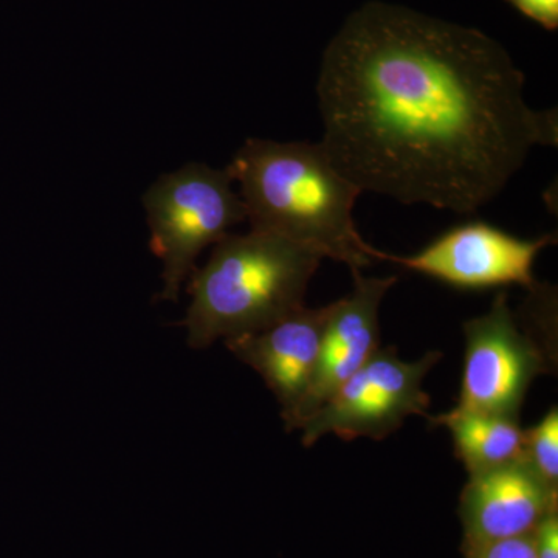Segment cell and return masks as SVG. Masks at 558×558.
Wrapping results in <instances>:
<instances>
[{
  "mask_svg": "<svg viewBox=\"0 0 558 558\" xmlns=\"http://www.w3.org/2000/svg\"><path fill=\"white\" fill-rule=\"evenodd\" d=\"M433 427H446L454 454L469 475L523 461L524 429L519 417L459 410L428 416Z\"/></svg>",
  "mask_w": 558,
  "mask_h": 558,
  "instance_id": "obj_11",
  "label": "cell"
},
{
  "mask_svg": "<svg viewBox=\"0 0 558 558\" xmlns=\"http://www.w3.org/2000/svg\"><path fill=\"white\" fill-rule=\"evenodd\" d=\"M464 337L457 409L519 417L529 388L550 369L538 336L502 292L486 314L464 323Z\"/></svg>",
  "mask_w": 558,
  "mask_h": 558,
  "instance_id": "obj_6",
  "label": "cell"
},
{
  "mask_svg": "<svg viewBox=\"0 0 558 558\" xmlns=\"http://www.w3.org/2000/svg\"><path fill=\"white\" fill-rule=\"evenodd\" d=\"M532 535L537 558H558V512L546 517Z\"/></svg>",
  "mask_w": 558,
  "mask_h": 558,
  "instance_id": "obj_15",
  "label": "cell"
},
{
  "mask_svg": "<svg viewBox=\"0 0 558 558\" xmlns=\"http://www.w3.org/2000/svg\"><path fill=\"white\" fill-rule=\"evenodd\" d=\"M524 84L478 28L373 0L323 53L319 145L363 193L469 215L558 145L557 110L532 109Z\"/></svg>",
  "mask_w": 558,
  "mask_h": 558,
  "instance_id": "obj_1",
  "label": "cell"
},
{
  "mask_svg": "<svg viewBox=\"0 0 558 558\" xmlns=\"http://www.w3.org/2000/svg\"><path fill=\"white\" fill-rule=\"evenodd\" d=\"M328 306L301 307L270 328L223 340L231 354L255 369L274 392L288 432H295L322 349Z\"/></svg>",
  "mask_w": 558,
  "mask_h": 558,
  "instance_id": "obj_9",
  "label": "cell"
},
{
  "mask_svg": "<svg viewBox=\"0 0 558 558\" xmlns=\"http://www.w3.org/2000/svg\"><path fill=\"white\" fill-rule=\"evenodd\" d=\"M352 278V292L328 306L317 369L295 429L379 351L380 304L398 277H363L355 271Z\"/></svg>",
  "mask_w": 558,
  "mask_h": 558,
  "instance_id": "obj_10",
  "label": "cell"
},
{
  "mask_svg": "<svg viewBox=\"0 0 558 558\" xmlns=\"http://www.w3.org/2000/svg\"><path fill=\"white\" fill-rule=\"evenodd\" d=\"M523 461L549 484L558 488V411L556 407L534 427L524 429Z\"/></svg>",
  "mask_w": 558,
  "mask_h": 558,
  "instance_id": "obj_12",
  "label": "cell"
},
{
  "mask_svg": "<svg viewBox=\"0 0 558 558\" xmlns=\"http://www.w3.org/2000/svg\"><path fill=\"white\" fill-rule=\"evenodd\" d=\"M556 242V234L521 240L483 220H473L440 234L416 255L385 253L384 260L438 279L454 289L521 286L529 292L538 284L534 277L535 259Z\"/></svg>",
  "mask_w": 558,
  "mask_h": 558,
  "instance_id": "obj_7",
  "label": "cell"
},
{
  "mask_svg": "<svg viewBox=\"0 0 558 558\" xmlns=\"http://www.w3.org/2000/svg\"><path fill=\"white\" fill-rule=\"evenodd\" d=\"M509 5L548 32L558 28V0H505Z\"/></svg>",
  "mask_w": 558,
  "mask_h": 558,
  "instance_id": "obj_14",
  "label": "cell"
},
{
  "mask_svg": "<svg viewBox=\"0 0 558 558\" xmlns=\"http://www.w3.org/2000/svg\"><path fill=\"white\" fill-rule=\"evenodd\" d=\"M554 512H558V488L546 484L524 461L473 473L459 497L461 553L529 537Z\"/></svg>",
  "mask_w": 558,
  "mask_h": 558,
  "instance_id": "obj_8",
  "label": "cell"
},
{
  "mask_svg": "<svg viewBox=\"0 0 558 558\" xmlns=\"http://www.w3.org/2000/svg\"><path fill=\"white\" fill-rule=\"evenodd\" d=\"M442 357V352L429 351L416 362H405L395 347L379 348L301 424V442L311 447L326 435L380 440L398 432L407 417H428L432 399L422 384Z\"/></svg>",
  "mask_w": 558,
  "mask_h": 558,
  "instance_id": "obj_5",
  "label": "cell"
},
{
  "mask_svg": "<svg viewBox=\"0 0 558 558\" xmlns=\"http://www.w3.org/2000/svg\"><path fill=\"white\" fill-rule=\"evenodd\" d=\"M322 256L296 242L250 230L213 245L205 266L191 274L183 318L186 341L207 349L220 339L270 328L304 307Z\"/></svg>",
  "mask_w": 558,
  "mask_h": 558,
  "instance_id": "obj_3",
  "label": "cell"
},
{
  "mask_svg": "<svg viewBox=\"0 0 558 558\" xmlns=\"http://www.w3.org/2000/svg\"><path fill=\"white\" fill-rule=\"evenodd\" d=\"M464 558H537L534 535L488 543L480 548L462 553Z\"/></svg>",
  "mask_w": 558,
  "mask_h": 558,
  "instance_id": "obj_13",
  "label": "cell"
},
{
  "mask_svg": "<svg viewBox=\"0 0 558 558\" xmlns=\"http://www.w3.org/2000/svg\"><path fill=\"white\" fill-rule=\"evenodd\" d=\"M233 183L227 168L215 170L193 161L160 175L143 194L149 248L163 267L160 300L178 301L201 253L247 220Z\"/></svg>",
  "mask_w": 558,
  "mask_h": 558,
  "instance_id": "obj_4",
  "label": "cell"
},
{
  "mask_svg": "<svg viewBox=\"0 0 558 558\" xmlns=\"http://www.w3.org/2000/svg\"><path fill=\"white\" fill-rule=\"evenodd\" d=\"M227 171L240 183L250 230L296 242L347 264L352 274L384 260L385 253L355 226L363 191L333 167L319 143L248 138Z\"/></svg>",
  "mask_w": 558,
  "mask_h": 558,
  "instance_id": "obj_2",
  "label": "cell"
}]
</instances>
